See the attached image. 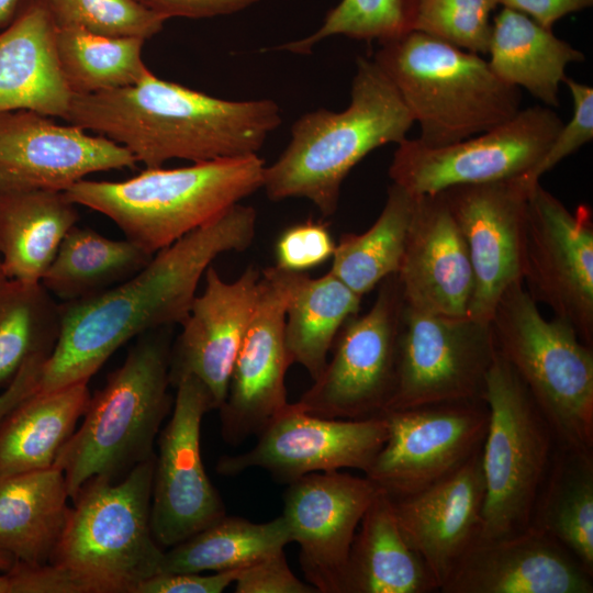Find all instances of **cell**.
<instances>
[{
    "instance_id": "cell-1",
    "label": "cell",
    "mask_w": 593,
    "mask_h": 593,
    "mask_svg": "<svg viewBox=\"0 0 593 593\" xmlns=\"http://www.w3.org/2000/svg\"><path fill=\"white\" fill-rule=\"evenodd\" d=\"M256 224L253 206L234 204L155 253L127 280L94 296L60 305L58 338L42 366L38 392L88 382L132 338L181 324L211 262L222 254L250 247Z\"/></svg>"
},
{
    "instance_id": "cell-2",
    "label": "cell",
    "mask_w": 593,
    "mask_h": 593,
    "mask_svg": "<svg viewBox=\"0 0 593 593\" xmlns=\"http://www.w3.org/2000/svg\"><path fill=\"white\" fill-rule=\"evenodd\" d=\"M64 119L125 147L146 167L257 155L281 124L270 99L224 100L152 71L133 86L74 94Z\"/></svg>"
},
{
    "instance_id": "cell-3",
    "label": "cell",
    "mask_w": 593,
    "mask_h": 593,
    "mask_svg": "<svg viewBox=\"0 0 593 593\" xmlns=\"http://www.w3.org/2000/svg\"><path fill=\"white\" fill-rule=\"evenodd\" d=\"M413 123L381 68L373 59L358 57L349 105L340 112L318 109L300 116L284 150L265 167L262 188L272 201L304 198L331 216L350 170L373 149L404 141Z\"/></svg>"
},
{
    "instance_id": "cell-4",
    "label": "cell",
    "mask_w": 593,
    "mask_h": 593,
    "mask_svg": "<svg viewBox=\"0 0 593 593\" xmlns=\"http://www.w3.org/2000/svg\"><path fill=\"white\" fill-rule=\"evenodd\" d=\"M265 167L258 155L146 167L122 181L82 179L65 193L154 255L262 188Z\"/></svg>"
},
{
    "instance_id": "cell-5",
    "label": "cell",
    "mask_w": 593,
    "mask_h": 593,
    "mask_svg": "<svg viewBox=\"0 0 593 593\" xmlns=\"http://www.w3.org/2000/svg\"><path fill=\"white\" fill-rule=\"evenodd\" d=\"M374 63L399 91L427 146L450 145L512 119L517 87L478 54L417 31L380 44Z\"/></svg>"
},
{
    "instance_id": "cell-6",
    "label": "cell",
    "mask_w": 593,
    "mask_h": 593,
    "mask_svg": "<svg viewBox=\"0 0 593 593\" xmlns=\"http://www.w3.org/2000/svg\"><path fill=\"white\" fill-rule=\"evenodd\" d=\"M138 336L123 363L90 398L81 425L54 467L65 475L70 499L92 478L118 481L153 458L155 439L171 409L168 339Z\"/></svg>"
},
{
    "instance_id": "cell-7",
    "label": "cell",
    "mask_w": 593,
    "mask_h": 593,
    "mask_svg": "<svg viewBox=\"0 0 593 593\" xmlns=\"http://www.w3.org/2000/svg\"><path fill=\"white\" fill-rule=\"evenodd\" d=\"M156 455L118 481L92 478L71 499L49 563L80 593H134L161 572L165 551L150 524Z\"/></svg>"
},
{
    "instance_id": "cell-8",
    "label": "cell",
    "mask_w": 593,
    "mask_h": 593,
    "mask_svg": "<svg viewBox=\"0 0 593 593\" xmlns=\"http://www.w3.org/2000/svg\"><path fill=\"white\" fill-rule=\"evenodd\" d=\"M490 325L499 354L530 392L557 445L593 451V347L564 320H546L523 281L501 295Z\"/></svg>"
},
{
    "instance_id": "cell-9",
    "label": "cell",
    "mask_w": 593,
    "mask_h": 593,
    "mask_svg": "<svg viewBox=\"0 0 593 593\" xmlns=\"http://www.w3.org/2000/svg\"><path fill=\"white\" fill-rule=\"evenodd\" d=\"M483 400L489 422L481 448L485 500L479 538L489 539L529 526L557 441L530 392L497 349Z\"/></svg>"
},
{
    "instance_id": "cell-10",
    "label": "cell",
    "mask_w": 593,
    "mask_h": 593,
    "mask_svg": "<svg viewBox=\"0 0 593 593\" xmlns=\"http://www.w3.org/2000/svg\"><path fill=\"white\" fill-rule=\"evenodd\" d=\"M368 312L343 324L331 358L296 402L304 411L340 419L381 415L394 390L404 305L396 273L379 283Z\"/></svg>"
},
{
    "instance_id": "cell-11",
    "label": "cell",
    "mask_w": 593,
    "mask_h": 593,
    "mask_svg": "<svg viewBox=\"0 0 593 593\" xmlns=\"http://www.w3.org/2000/svg\"><path fill=\"white\" fill-rule=\"evenodd\" d=\"M562 124L552 108L534 105L450 145L433 147L405 138L398 144L388 174L392 183L415 197L516 178L539 163Z\"/></svg>"
},
{
    "instance_id": "cell-12",
    "label": "cell",
    "mask_w": 593,
    "mask_h": 593,
    "mask_svg": "<svg viewBox=\"0 0 593 593\" xmlns=\"http://www.w3.org/2000/svg\"><path fill=\"white\" fill-rule=\"evenodd\" d=\"M495 354L490 322L436 314L404 302L396 380L384 412L483 400Z\"/></svg>"
},
{
    "instance_id": "cell-13",
    "label": "cell",
    "mask_w": 593,
    "mask_h": 593,
    "mask_svg": "<svg viewBox=\"0 0 593 593\" xmlns=\"http://www.w3.org/2000/svg\"><path fill=\"white\" fill-rule=\"evenodd\" d=\"M580 205L571 213L539 181L528 197L523 282L535 302L545 303L593 347V219Z\"/></svg>"
},
{
    "instance_id": "cell-14",
    "label": "cell",
    "mask_w": 593,
    "mask_h": 593,
    "mask_svg": "<svg viewBox=\"0 0 593 593\" xmlns=\"http://www.w3.org/2000/svg\"><path fill=\"white\" fill-rule=\"evenodd\" d=\"M388 437L365 475L391 499L417 493L460 468L483 444L484 400L382 413Z\"/></svg>"
},
{
    "instance_id": "cell-15",
    "label": "cell",
    "mask_w": 593,
    "mask_h": 593,
    "mask_svg": "<svg viewBox=\"0 0 593 593\" xmlns=\"http://www.w3.org/2000/svg\"><path fill=\"white\" fill-rule=\"evenodd\" d=\"M172 415L158 437L150 524L161 547H172L226 514L201 456V423L215 409L206 387L193 376L175 384Z\"/></svg>"
},
{
    "instance_id": "cell-16",
    "label": "cell",
    "mask_w": 593,
    "mask_h": 593,
    "mask_svg": "<svg viewBox=\"0 0 593 593\" xmlns=\"http://www.w3.org/2000/svg\"><path fill=\"white\" fill-rule=\"evenodd\" d=\"M256 445L238 455L222 456L221 475L253 468L268 471L281 483L313 472L369 469L388 437L383 414L362 419L326 418L288 403L258 435Z\"/></svg>"
},
{
    "instance_id": "cell-17",
    "label": "cell",
    "mask_w": 593,
    "mask_h": 593,
    "mask_svg": "<svg viewBox=\"0 0 593 593\" xmlns=\"http://www.w3.org/2000/svg\"><path fill=\"white\" fill-rule=\"evenodd\" d=\"M301 273L276 266L260 271L257 303L219 409L222 436L231 445L257 436L288 405L286 307Z\"/></svg>"
},
{
    "instance_id": "cell-18",
    "label": "cell",
    "mask_w": 593,
    "mask_h": 593,
    "mask_svg": "<svg viewBox=\"0 0 593 593\" xmlns=\"http://www.w3.org/2000/svg\"><path fill=\"white\" fill-rule=\"evenodd\" d=\"M534 184L523 175L440 192L471 260L474 284L469 317L490 322L501 295L523 281L525 224Z\"/></svg>"
},
{
    "instance_id": "cell-19",
    "label": "cell",
    "mask_w": 593,
    "mask_h": 593,
    "mask_svg": "<svg viewBox=\"0 0 593 593\" xmlns=\"http://www.w3.org/2000/svg\"><path fill=\"white\" fill-rule=\"evenodd\" d=\"M136 163L125 147L79 126L32 110L0 112V193L66 191L90 174Z\"/></svg>"
},
{
    "instance_id": "cell-20",
    "label": "cell",
    "mask_w": 593,
    "mask_h": 593,
    "mask_svg": "<svg viewBox=\"0 0 593 593\" xmlns=\"http://www.w3.org/2000/svg\"><path fill=\"white\" fill-rule=\"evenodd\" d=\"M380 491L366 475L339 470L309 473L288 484L281 515L300 546L306 582L318 593H345L355 534Z\"/></svg>"
},
{
    "instance_id": "cell-21",
    "label": "cell",
    "mask_w": 593,
    "mask_h": 593,
    "mask_svg": "<svg viewBox=\"0 0 593 593\" xmlns=\"http://www.w3.org/2000/svg\"><path fill=\"white\" fill-rule=\"evenodd\" d=\"M260 271L249 266L234 281H224L214 267L205 273L202 293L192 302L182 331L170 349L169 379L198 378L215 409L223 404L238 349L253 316Z\"/></svg>"
},
{
    "instance_id": "cell-22",
    "label": "cell",
    "mask_w": 593,
    "mask_h": 593,
    "mask_svg": "<svg viewBox=\"0 0 593 593\" xmlns=\"http://www.w3.org/2000/svg\"><path fill=\"white\" fill-rule=\"evenodd\" d=\"M441 593H592L593 575L553 537L529 525L478 538L439 589Z\"/></svg>"
},
{
    "instance_id": "cell-23",
    "label": "cell",
    "mask_w": 593,
    "mask_h": 593,
    "mask_svg": "<svg viewBox=\"0 0 593 593\" xmlns=\"http://www.w3.org/2000/svg\"><path fill=\"white\" fill-rule=\"evenodd\" d=\"M481 448L430 486L391 499L406 539L426 564L438 591L480 536L485 500Z\"/></svg>"
},
{
    "instance_id": "cell-24",
    "label": "cell",
    "mask_w": 593,
    "mask_h": 593,
    "mask_svg": "<svg viewBox=\"0 0 593 593\" xmlns=\"http://www.w3.org/2000/svg\"><path fill=\"white\" fill-rule=\"evenodd\" d=\"M396 276L406 304L441 315L468 316L474 284L471 260L440 192L415 197Z\"/></svg>"
},
{
    "instance_id": "cell-25",
    "label": "cell",
    "mask_w": 593,
    "mask_h": 593,
    "mask_svg": "<svg viewBox=\"0 0 593 593\" xmlns=\"http://www.w3.org/2000/svg\"><path fill=\"white\" fill-rule=\"evenodd\" d=\"M58 25L47 0H20L0 31V112L66 115L70 90L58 58Z\"/></svg>"
},
{
    "instance_id": "cell-26",
    "label": "cell",
    "mask_w": 593,
    "mask_h": 593,
    "mask_svg": "<svg viewBox=\"0 0 593 593\" xmlns=\"http://www.w3.org/2000/svg\"><path fill=\"white\" fill-rule=\"evenodd\" d=\"M438 591L429 570L406 539L391 497L382 490L355 534L345 593H429Z\"/></svg>"
},
{
    "instance_id": "cell-27",
    "label": "cell",
    "mask_w": 593,
    "mask_h": 593,
    "mask_svg": "<svg viewBox=\"0 0 593 593\" xmlns=\"http://www.w3.org/2000/svg\"><path fill=\"white\" fill-rule=\"evenodd\" d=\"M69 499L57 467L0 479V548L24 563H49L69 517Z\"/></svg>"
},
{
    "instance_id": "cell-28",
    "label": "cell",
    "mask_w": 593,
    "mask_h": 593,
    "mask_svg": "<svg viewBox=\"0 0 593 593\" xmlns=\"http://www.w3.org/2000/svg\"><path fill=\"white\" fill-rule=\"evenodd\" d=\"M88 382L35 392L0 421V479L55 466L85 415Z\"/></svg>"
},
{
    "instance_id": "cell-29",
    "label": "cell",
    "mask_w": 593,
    "mask_h": 593,
    "mask_svg": "<svg viewBox=\"0 0 593 593\" xmlns=\"http://www.w3.org/2000/svg\"><path fill=\"white\" fill-rule=\"evenodd\" d=\"M79 213L65 193L31 190L0 193V270L27 283H41Z\"/></svg>"
},
{
    "instance_id": "cell-30",
    "label": "cell",
    "mask_w": 593,
    "mask_h": 593,
    "mask_svg": "<svg viewBox=\"0 0 593 593\" xmlns=\"http://www.w3.org/2000/svg\"><path fill=\"white\" fill-rule=\"evenodd\" d=\"M493 72L522 87L549 108L559 105V85L570 63L584 55L523 12L505 8L494 16L489 45Z\"/></svg>"
},
{
    "instance_id": "cell-31",
    "label": "cell",
    "mask_w": 593,
    "mask_h": 593,
    "mask_svg": "<svg viewBox=\"0 0 593 593\" xmlns=\"http://www.w3.org/2000/svg\"><path fill=\"white\" fill-rule=\"evenodd\" d=\"M529 525L553 537L593 575V451L556 446Z\"/></svg>"
},
{
    "instance_id": "cell-32",
    "label": "cell",
    "mask_w": 593,
    "mask_h": 593,
    "mask_svg": "<svg viewBox=\"0 0 593 593\" xmlns=\"http://www.w3.org/2000/svg\"><path fill=\"white\" fill-rule=\"evenodd\" d=\"M152 257L127 238L112 239L75 225L63 239L41 283L53 298L76 302L127 280Z\"/></svg>"
},
{
    "instance_id": "cell-33",
    "label": "cell",
    "mask_w": 593,
    "mask_h": 593,
    "mask_svg": "<svg viewBox=\"0 0 593 593\" xmlns=\"http://www.w3.org/2000/svg\"><path fill=\"white\" fill-rule=\"evenodd\" d=\"M361 298L331 271L318 278L302 272L286 307L289 363L302 366L316 379L340 327L358 313Z\"/></svg>"
},
{
    "instance_id": "cell-34",
    "label": "cell",
    "mask_w": 593,
    "mask_h": 593,
    "mask_svg": "<svg viewBox=\"0 0 593 593\" xmlns=\"http://www.w3.org/2000/svg\"><path fill=\"white\" fill-rule=\"evenodd\" d=\"M415 197L392 183L384 206L369 230L343 234L336 243L331 272L359 295L398 273L413 216Z\"/></svg>"
},
{
    "instance_id": "cell-35",
    "label": "cell",
    "mask_w": 593,
    "mask_h": 593,
    "mask_svg": "<svg viewBox=\"0 0 593 593\" xmlns=\"http://www.w3.org/2000/svg\"><path fill=\"white\" fill-rule=\"evenodd\" d=\"M292 542L282 515L266 523L227 516L165 551L161 572L226 571L250 566Z\"/></svg>"
},
{
    "instance_id": "cell-36",
    "label": "cell",
    "mask_w": 593,
    "mask_h": 593,
    "mask_svg": "<svg viewBox=\"0 0 593 593\" xmlns=\"http://www.w3.org/2000/svg\"><path fill=\"white\" fill-rule=\"evenodd\" d=\"M61 306L42 283L0 270V388L35 357H48L59 334Z\"/></svg>"
},
{
    "instance_id": "cell-37",
    "label": "cell",
    "mask_w": 593,
    "mask_h": 593,
    "mask_svg": "<svg viewBox=\"0 0 593 593\" xmlns=\"http://www.w3.org/2000/svg\"><path fill=\"white\" fill-rule=\"evenodd\" d=\"M145 40L108 36L79 27H58L57 52L74 94L136 85L150 70L142 59Z\"/></svg>"
},
{
    "instance_id": "cell-38",
    "label": "cell",
    "mask_w": 593,
    "mask_h": 593,
    "mask_svg": "<svg viewBox=\"0 0 593 593\" xmlns=\"http://www.w3.org/2000/svg\"><path fill=\"white\" fill-rule=\"evenodd\" d=\"M411 21L412 0H342L315 33L278 49L307 54L316 43L333 35L382 44L411 32Z\"/></svg>"
},
{
    "instance_id": "cell-39",
    "label": "cell",
    "mask_w": 593,
    "mask_h": 593,
    "mask_svg": "<svg viewBox=\"0 0 593 593\" xmlns=\"http://www.w3.org/2000/svg\"><path fill=\"white\" fill-rule=\"evenodd\" d=\"M499 0H412L411 31L471 53H488Z\"/></svg>"
},
{
    "instance_id": "cell-40",
    "label": "cell",
    "mask_w": 593,
    "mask_h": 593,
    "mask_svg": "<svg viewBox=\"0 0 593 593\" xmlns=\"http://www.w3.org/2000/svg\"><path fill=\"white\" fill-rule=\"evenodd\" d=\"M58 27L148 40L159 33L165 18L136 0H47Z\"/></svg>"
},
{
    "instance_id": "cell-41",
    "label": "cell",
    "mask_w": 593,
    "mask_h": 593,
    "mask_svg": "<svg viewBox=\"0 0 593 593\" xmlns=\"http://www.w3.org/2000/svg\"><path fill=\"white\" fill-rule=\"evenodd\" d=\"M573 103L572 118L563 123L552 139L539 163L525 174L529 183L534 184L539 178L558 165L562 159L577 152L593 139V89L591 86L566 77Z\"/></svg>"
},
{
    "instance_id": "cell-42",
    "label": "cell",
    "mask_w": 593,
    "mask_h": 593,
    "mask_svg": "<svg viewBox=\"0 0 593 593\" xmlns=\"http://www.w3.org/2000/svg\"><path fill=\"white\" fill-rule=\"evenodd\" d=\"M336 243L327 226L306 221L286 228L275 246L276 267L305 272L332 259Z\"/></svg>"
},
{
    "instance_id": "cell-43",
    "label": "cell",
    "mask_w": 593,
    "mask_h": 593,
    "mask_svg": "<svg viewBox=\"0 0 593 593\" xmlns=\"http://www.w3.org/2000/svg\"><path fill=\"white\" fill-rule=\"evenodd\" d=\"M234 583L236 593H317L294 575L283 550L242 568Z\"/></svg>"
},
{
    "instance_id": "cell-44",
    "label": "cell",
    "mask_w": 593,
    "mask_h": 593,
    "mask_svg": "<svg viewBox=\"0 0 593 593\" xmlns=\"http://www.w3.org/2000/svg\"><path fill=\"white\" fill-rule=\"evenodd\" d=\"M240 569L206 575L201 572H159L139 583L134 593H221L235 582Z\"/></svg>"
},
{
    "instance_id": "cell-45",
    "label": "cell",
    "mask_w": 593,
    "mask_h": 593,
    "mask_svg": "<svg viewBox=\"0 0 593 593\" xmlns=\"http://www.w3.org/2000/svg\"><path fill=\"white\" fill-rule=\"evenodd\" d=\"M5 572L11 593H80L76 583L52 563L29 564L16 560Z\"/></svg>"
},
{
    "instance_id": "cell-46",
    "label": "cell",
    "mask_w": 593,
    "mask_h": 593,
    "mask_svg": "<svg viewBox=\"0 0 593 593\" xmlns=\"http://www.w3.org/2000/svg\"><path fill=\"white\" fill-rule=\"evenodd\" d=\"M149 11L168 20L172 16L212 18L238 12L258 0H136Z\"/></svg>"
},
{
    "instance_id": "cell-47",
    "label": "cell",
    "mask_w": 593,
    "mask_h": 593,
    "mask_svg": "<svg viewBox=\"0 0 593 593\" xmlns=\"http://www.w3.org/2000/svg\"><path fill=\"white\" fill-rule=\"evenodd\" d=\"M499 2L505 8L525 13L551 30L559 19L591 7L593 0H499Z\"/></svg>"
},
{
    "instance_id": "cell-48",
    "label": "cell",
    "mask_w": 593,
    "mask_h": 593,
    "mask_svg": "<svg viewBox=\"0 0 593 593\" xmlns=\"http://www.w3.org/2000/svg\"><path fill=\"white\" fill-rule=\"evenodd\" d=\"M47 357L29 360L0 393V421L23 400L38 391L42 366Z\"/></svg>"
},
{
    "instance_id": "cell-49",
    "label": "cell",
    "mask_w": 593,
    "mask_h": 593,
    "mask_svg": "<svg viewBox=\"0 0 593 593\" xmlns=\"http://www.w3.org/2000/svg\"><path fill=\"white\" fill-rule=\"evenodd\" d=\"M19 2L20 0H0V29L12 20Z\"/></svg>"
},
{
    "instance_id": "cell-50",
    "label": "cell",
    "mask_w": 593,
    "mask_h": 593,
    "mask_svg": "<svg viewBox=\"0 0 593 593\" xmlns=\"http://www.w3.org/2000/svg\"><path fill=\"white\" fill-rule=\"evenodd\" d=\"M15 561L16 559L11 553L0 548V572L9 571Z\"/></svg>"
},
{
    "instance_id": "cell-51",
    "label": "cell",
    "mask_w": 593,
    "mask_h": 593,
    "mask_svg": "<svg viewBox=\"0 0 593 593\" xmlns=\"http://www.w3.org/2000/svg\"><path fill=\"white\" fill-rule=\"evenodd\" d=\"M0 593H11V581L8 572L0 573Z\"/></svg>"
}]
</instances>
